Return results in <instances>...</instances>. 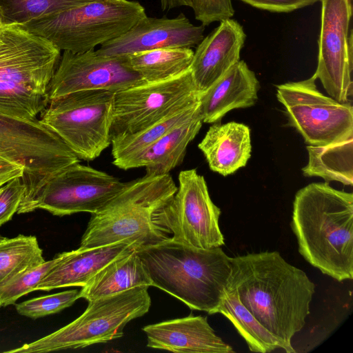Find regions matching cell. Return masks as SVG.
<instances>
[{
  "label": "cell",
  "mask_w": 353,
  "mask_h": 353,
  "mask_svg": "<svg viewBox=\"0 0 353 353\" xmlns=\"http://www.w3.org/2000/svg\"><path fill=\"white\" fill-rule=\"evenodd\" d=\"M190 69L160 82L115 92L110 139L135 134L199 101Z\"/></svg>",
  "instance_id": "cell-10"
},
{
  "label": "cell",
  "mask_w": 353,
  "mask_h": 353,
  "mask_svg": "<svg viewBox=\"0 0 353 353\" xmlns=\"http://www.w3.org/2000/svg\"><path fill=\"white\" fill-rule=\"evenodd\" d=\"M139 286H152V283L135 247L130 245L81 288L79 298L90 301Z\"/></svg>",
  "instance_id": "cell-23"
},
{
  "label": "cell",
  "mask_w": 353,
  "mask_h": 353,
  "mask_svg": "<svg viewBox=\"0 0 353 353\" xmlns=\"http://www.w3.org/2000/svg\"><path fill=\"white\" fill-rule=\"evenodd\" d=\"M195 19L203 26L232 18L234 14L232 0H192Z\"/></svg>",
  "instance_id": "cell-32"
},
{
  "label": "cell",
  "mask_w": 353,
  "mask_h": 353,
  "mask_svg": "<svg viewBox=\"0 0 353 353\" xmlns=\"http://www.w3.org/2000/svg\"><path fill=\"white\" fill-rule=\"evenodd\" d=\"M198 148L210 170L226 176L245 167L250 159V130L248 125L235 121L214 123Z\"/></svg>",
  "instance_id": "cell-21"
},
{
  "label": "cell",
  "mask_w": 353,
  "mask_h": 353,
  "mask_svg": "<svg viewBox=\"0 0 353 353\" xmlns=\"http://www.w3.org/2000/svg\"><path fill=\"white\" fill-rule=\"evenodd\" d=\"M158 288L190 309L217 313L232 270L231 257L221 247L198 249L171 239L136 249Z\"/></svg>",
  "instance_id": "cell-3"
},
{
  "label": "cell",
  "mask_w": 353,
  "mask_h": 353,
  "mask_svg": "<svg viewBox=\"0 0 353 353\" xmlns=\"http://www.w3.org/2000/svg\"><path fill=\"white\" fill-rule=\"evenodd\" d=\"M1 23H0V27H1Z\"/></svg>",
  "instance_id": "cell-38"
},
{
  "label": "cell",
  "mask_w": 353,
  "mask_h": 353,
  "mask_svg": "<svg viewBox=\"0 0 353 353\" xmlns=\"http://www.w3.org/2000/svg\"><path fill=\"white\" fill-rule=\"evenodd\" d=\"M352 0H321L318 63L314 76L335 100L351 103L353 95Z\"/></svg>",
  "instance_id": "cell-14"
},
{
  "label": "cell",
  "mask_w": 353,
  "mask_h": 353,
  "mask_svg": "<svg viewBox=\"0 0 353 353\" xmlns=\"http://www.w3.org/2000/svg\"><path fill=\"white\" fill-rule=\"evenodd\" d=\"M306 148L308 162L302 169L305 176L352 185L353 137L325 145H308Z\"/></svg>",
  "instance_id": "cell-24"
},
{
  "label": "cell",
  "mask_w": 353,
  "mask_h": 353,
  "mask_svg": "<svg viewBox=\"0 0 353 353\" xmlns=\"http://www.w3.org/2000/svg\"><path fill=\"white\" fill-rule=\"evenodd\" d=\"M147 347L173 352L234 353L216 334L206 316H194L145 325Z\"/></svg>",
  "instance_id": "cell-18"
},
{
  "label": "cell",
  "mask_w": 353,
  "mask_h": 353,
  "mask_svg": "<svg viewBox=\"0 0 353 353\" xmlns=\"http://www.w3.org/2000/svg\"><path fill=\"white\" fill-rule=\"evenodd\" d=\"M25 190L22 176L14 178L0 187V226L11 220L17 212Z\"/></svg>",
  "instance_id": "cell-33"
},
{
  "label": "cell",
  "mask_w": 353,
  "mask_h": 353,
  "mask_svg": "<svg viewBox=\"0 0 353 353\" xmlns=\"http://www.w3.org/2000/svg\"><path fill=\"white\" fill-rule=\"evenodd\" d=\"M79 299V290H70L33 298L16 304L17 312L33 319L59 312Z\"/></svg>",
  "instance_id": "cell-31"
},
{
  "label": "cell",
  "mask_w": 353,
  "mask_h": 353,
  "mask_svg": "<svg viewBox=\"0 0 353 353\" xmlns=\"http://www.w3.org/2000/svg\"><path fill=\"white\" fill-rule=\"evenodd\" d=\"M160 4L162 10L169 11L181 7L192 8V0H160Z\"/></svg>",
  "instance_id": "cell-36"
},
{
  "label": "cell",
  "mask_w": 353,
  "mask_h": 353,
  "mask_svg": "<svg viewBox=\"0 0 353 353\" xmlns=\"http://www.w3.org/2000/svg\"><path fill=\"white\" fill-rule=\"evenodd\" d=\"M6 239V237H4V236H1V235L0 234V242H1V241H3V239Z\"/></svg>",
  "instance_id": "cell-37"
},
{
  "label": "cell",
  "mask_w": 353,
  "mask_h": 353,
  "mask_svg": "<svg viewBox=\"0 0 353 353\" xmlns=\"http://www.w3.org/2000/svg\"><path fill=\"white\" fill-rule=\"evenodd\" d=\"M202 123L200 113L172 128L145 150L125 161L119 168H145L147 175L169 174L183 162L187 147L199 133Z\"/></svg>",
  "instance_id": "cell-22"
},
{
  "label": "cell",
  "mask_w": 353,
  "mask_h": 353,
  "mask_svg": "<svg viewBox=\"0 0 353 353\" xmlns=\"http://www.w3.org/2000/svg\"><path fill=\"white\" fill-rule=\"evenodd\" d=\"M179 187L166 205L163 221L171 239L198 249L225 244L219 220L221 209L212 201L203 176L196 169L180 172Z\"/></svg>",
  "instance_id": "cell-13"
},
{
  "label": "cell",
  "mask_w": 353,
  "mask_h": 353,
  "mask_svg": "<svg viewBox=\"0 0 353 353\" xmlns=\"http://www.w3.org/2000/svg\"><path fill=\"white\" fill-rule=\"evenodd\" d=\"M22 167L0 157V187L16 177L23 176Z\"/></svg>",
  "instance_id": "cell-35"
},
{
  "label": "cell",
  "mask_w": 353,
  "mask_h": 353,
  "mask_svg": "<svg viewBox=\"0 0 353 353\" xmlns=\"http://www.w3.org/2000/svg\"><path fill=\"white\" fill-rule=\"evenodd\" d=\"M61 259V253L52 259L27 270L0 285V307L14 304L20 297L34 291L37 285Z\"/></svg>",
  "instance_id": "cell-30"
},
{
  "label": "cell",
  "mask_w": 353,
  "mask_h": 353,
  "mask_svg": "<svg viewBox=\"0 0 353 353\" xmlns=\"http://www.w3.org/2000/svg\"><path fill=\"white\" fill-rule=\"evenodd\" d=\"M291 228L311 265L339 282L353 278L352 193L308 184L295 195Z\"/></svg>",
  "instance_id": "cell-2"
},
{
  "label": "cell",
  "mask_w": 353,
  "mask_h": 353,
  "mask_svg": "<svg viewBox=\"0 0 353 353\" xmlns=\"http://www.w3.org/2000/svg\"><path fill=\"white\" fill-rule=\"evenodd\" d=\"M217 313L234 325L250 351L267 353L281 349L279 341L246 309L234 292L227 290Z\"/></svg>",
  "instance_id": "cell-27"
},
{
  "label": "cell",
  "mask_w": 353,
  "mask_h": 353,
  "mask_svg": "<svg viewBox=\"0 0 353 353\" xmlns=\"http://www.w3.org/2000/svg\"><path fill=\"white\" fill-rule=\"evenodd\" d=\"M228 290L280 343L295 352L293 336L305 325L315 285L302 270L287 262L277 251L231 257Z\"/></svg>",
  "instance_id": "cell-1"
},
{
  "label": "cell",
  "mask_w": 353,
  "mask_h": 353,
  "mask_svg": "<svg viewBox=\"0 0 353 353\" xmlns=\"http://www.w3.org/2000/svg\"><path fill=\"white\" fill-rule=\"evenodd\" d=\"M148 286L88 301L84 312L59 330L5 352H49L84 348L121 338L132 320L145 314L151 306Z\"/></svg>",
  "instance_id": "cell-7"
},
{
  "label": "cell",
  "mask_w": 353,
  "mask_h": 353,
  "mask_svg": "<svg viewBox=\"0 0 353 353\" xmlns=\"http://www.w3.org/2000/svg\"><path fill=\"white\" fill-rule=\"evenodd\" d=\"M0 157L23 168L26 185L80 161L39 119L23 120L1 112Z\"/></svg>",
  "instance_id": "cell-12"
},
{
  "label": "cell",
  "mask_w": 353,
  "mask_h": 353,
  "mask_svg": "<svg viewBox=\"0 0 353 353\" xmlns=\"http://www.w3.org/2000/svg\"><path fill=\"white\" fill-rule=\"evenodd\" d=\"M194 51L191 48H160L128 55L132 68L145 83L176 77L190 69Z\"/></svg>",
  "instance_id": "cell-25"
},
{
  "label": "cell",
  "mask_w": 353,
  "mask_h": 353,
  "mask_svg": "<svg viewBox=\"0 0 353 353\" xmlns=\"http://www.w3.org/2000/svg\"><path fill=\"white\" fill-rule=\"evenodd\" d=\"M316 77L276 86L289 124L310 145H325L353 137V108L321 92Z\"/></svg>",
  "instance_id": "cell-11"
},
{
  "label": "cell",
  "mask_w": 353,
  "mask_h": 353,
  "mask_svg": "<svg viewBox=\"0 0 353 353\" xmlns=\"http://www.w3.org/2000/svg\"><path fill=\"white\" fill-rule=\"evenodd\" d=\"M114 93L81 90L50 99L39 120L80 160L92 161L111 145Z\"/></svg>",
  "instance_id": "cell-8"
},
{
  "label": "cell",
  "mask_w": 353,
  "mask_h": 353,
  "mask_svg": "<svg viewBox=\"0 0 353 353\" xmlns=\"http://www.w3.org/2000/svg\"><path fill=\"white\" fill-rule=\"evenodd\" d=\"M199 101L162 119L144 130L111 139L112 163L119 168L161 139L168 132L200 114Z\"/></svg>",
  "instance_id": "cell-26"
},
{
  "label": "cell",
  "mask_w": 353,
  "mask_h": 353,
  "mask_svg": "<svg viewBox=\"0 0 353 353\" xmlns=\"http://www.w3.org/2000/svg\"><path fill=\"white\" fill-rule=\"evenodd\" d=\"M145 16L138 1L93 0L21 26L61 51L84 52L121 36Z\"/></svg>",
  "instance_id": "cell-6"
},
{
  "label": "cell",
  "mask_w": 353,
  "mask_h": 353,
  "mask_svg": "<svg viewBox=\"0 0 353 353\" xmlns=\"http://www.w3.org/2000/svg\"><path fill=\"white\" fill-rule=\"evenodd\" d=\"M260 83L244 61H239L199 96L203 123L220 121L230 110L253 106Z\"/></svg>",
  "instance_id": "cell-19"
},
{
  "label": "cell",
  "mask_w": 353,
  "mask_h": 353,
  "mask_svg": "<svg viewBox=\"0 0 353 353\" xmlns=\"http://www.w3.org/2000/svg\"><path fill=\"white\" fill-rule=\"evenodd\" d=\"M119 179L79 162L26 185L17 210H45L55 216L99 212L125 186Z\"/></svg>",
  "instance_id": "cell-9"
},
{
  "label": "cell",
  "mask_w": 353,
  "mask_h": 353,
  "mask_svg": "<svg viewBox=\"0 0 353 353\" xmlns=\"http://www.w3.org/2000/svg\"><path fill=\"white\" fill-rule=\"evenodd\" d=\"M252 7L273 12H290L321 0H239Z\"/></svg>",
  "instance_id": "cell-34"
},
{
  "label": "cell",
  "mask_w": 353,
  "mask_h": 353,
  "mask_svg": "<svg viewBox=\"0 0 353 353\" xmlns=\"http://www.w3.org/2000/svg\"><path fill=\"white\" fill-rule=\"evenodd\" d=\"M205 26L191 23L183 14L175 17L145 16L121 36L97 50L101 54L128 56L135 52L170 48H192L203 39Z\"/></svg>",
  "instance_id": "cell-16"
},
{
  "label": "cell",
  "mask_w": 353,
  "mask_h": 353,
  "mask_svg": "<svg viewBox=\"0 0 353 353\" xmlns=\"http://www.w3.org/2000/svg\"><path fill=\"white\" fill-rule=\"evenodd\" d=\"M45 261L34 236L19 234L0 242V285Z\"/></svg>",
  "instance_id": "cell-28"
},
{
  "label": "cell",
  "mask_w": 353,
  "mask_h": 353,
  "mask_svg": "<svg viewBox=\"0 0 353 353\" xmlns=\"http://www.w3.org/2000/svg\"><path fill=\"white\" fill-rule=\"evenodd\" d=\"M130 245H133L121 241L94 248L79 247L62 252L61 260L43 277L34 291L74 286L82 288L103 266Z\"/></svg>",
  "instance_id": "cell-20"
},
{
  "label": "cell",
  "mask_w": 353,
  "mask_h": 353,
  "mask_svg": "<svg viewBox=\"0 0 353 353\" xmlns=\"http://www.w3.org/2000/svg\"><path fill=\"white\" fill-rule=\"evenodd\" d=\"M61 50L19 25L0 27V112L37 119L49 103Z\"/></svg>",
  "instance_id": "cell-5"
},
{
  "label": "cell",
  "mask_w": 353,
  "mask_h": 353,
  "mask_svg": "<svg viewBox=\"0 0 353 353\" xmlns=\"http://www.w3.org/2000/svg\"><path fill=\"white\" fill-rule=\"evenodd\" d=\"M93 0H0L1 26L23 25Z\"/></svg>",
  "instance_id": "cell-29"
},
{
  "label": "cell",
  "mask_w": 353,
  "mask_h": 353,
  "mask_svg": "<svg viewBox=\"0 0 353 353\" xmlns=\"http://www.w3.org/2000/svg\"><path fill=\"white\" fill-rule=\"evenodd\" d=\"M245 39L243 26L232 18L220 21L216 28L203 37L194 52L190 68L200 94L240 60Z\"/></svg>",
  "instance_id": "cell-17"
},
{
  "label": "cell",
  "mask_w": 353,
  "mask_h": 353,
  "mask_svg": "<svg viewBox=\"0 0 353 353\" xmlns=\"http://www.w3.org/2000/svg\"><path fill=\"white\" fill-rule=\"evenodd\" d=\"M145 83L130 65L128 56L63 51L49 89V99L74 92L108 90L117 92Z\"/></svg>",
  "instance_id": "cell-15"
},
{
  "label": "cell",
  "mask_w": 353,
  "mask_h": 353,
  "mask_svg": "<svg viewBox=\"0 0 353 353\" xmlns=\"http://www.w3.org/2000/svg\"><path fill=\"white\" fill-rule=\"evenodd\" d=\"M177 187L170 174L147 175L127 182L99 212L92 214L80 248L126 242L136 249L169 239L163 211Z\"/></svg>",
  "instance_id": "cell-4"
}]
</instances>
